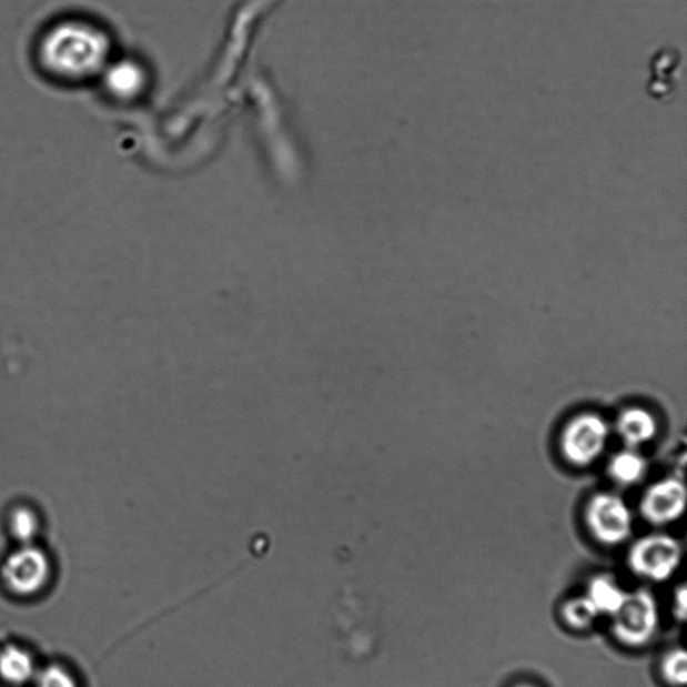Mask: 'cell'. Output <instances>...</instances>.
<instances>
[{
  "mask_svg": "<svg viewBox=\"0 0 687 687\" xmlns=\"http://www.w3.org/2000/svg\"><path fill=\"white\" fill-rule=\"evenodd\" d=\"M674 615L679 622H684L686 619V609H687V595L686 587L680 586L676 593V597H674Z\"/></svg>",
  "mask_w": 687,
  "mask_h": 687,
  "instance_id": "18",
  "label": "cell"
},
{
  "mask_svg": "<svg viewBox=\"0 0 687 687\" xmlns=\"http://www.w3.org/2000/svg\"><path fill=\"white\" fill-rule=\"evenodd\" d=\"M615 428L627 447L639 448L657 436L658 422L646 408L628 407L622 411Z\"/></svg>",
  "mask_w": 687,
  "mask_h": 687,
  "instance_id": "10",
  "label": "cell"
},
{
  "mask_svg": "<svg viewBox=\"0 0 687 687\" xmlns=\"http://www.w3.org/2000/svg\"><path fill=\"white\" fill-rule=\"evenodd\" d=\"M517 687H533V686H531V685H519Z\"/></svg>",
  "mask_w": 687,
  "mask_h": 687,
  "instance_id": "19",
  "label": "cell"
},
{
  "mask_svg": "<svg viewBox=\"0 0 687 687\" xmlns=\"http://www.w3.org/2000/svg\"><path fill=\"white\" fill-rule=\"evenodd\" d=\"M31 687H81V683L69 666L53 663L40 667Z\"/></svg>",
  "mask_w": 687,
  "mask_h": 687,
  "instance_id": "16",
  "label": "cell"
},
{
  "mask_svg": "<svg viewBox=\"0 0 687 687\" xmlns=\"http://www.w3.org/2000/svg\"><path fill=\"white\" fill-rule=\"evenodd\" d=\"M563 618L567 625L576 630H586L599 618L593 603L586 595L573 597L564 603L562 608Z\"/></svg>",
  "mask_w": 687,
  "mask_h": 687,
  "instance_id": "15",
  "label": "cell"
},
{
  "mask_svg": "<svg viewBox=\"0 0 687 687\" xmlns=\"http://www.w3.org/2000/svg\"><path fill=\"white\" fill-rule=\"evenodd\" d=\"M9 531L19 544H34L41 532L40 518L29 507H17L9 518Z\"/></svg>",
  "mask_w": 687,
  "mask_h": 687,
  "instance_id": "14",
  "label": "cell"
},
{
  "mask_svg": "<svg viewBox=\"0 0 687 687\" xmlns=\"http://www.w3.org/2000/svg\"><path fill=\"white\" fill-rule=\"evenodd\" d=\"M36 655L30 648L8 644L0 647V683L9 687L31 686L40 670Z\"/></svg>",
  "mask_w": 687,
  "mask_h": 687,
  "instance_id": "8",
  "label": "cell"
},
{
  "mask_svg": "<svg viewBox=\"0 0 687 687\" xmlns=\"http://www.w3.org/2000/svg\"><path fill=\"white\" fill-rule=\"evenodd\" d=\"M627 593L623 590L614 576L597 575L589 582L586 596L593 603L597 614L613 616L625 602Z\"/></svg>",
  "mask_w": 687,
  "mask_h": 687,
  "instance_id": "13",
  "label": "cell"
},
{
  "mask_svg": "<svg viewBox=\"0 0 687 687\" xmlns=\"http://www.w3.org/2000/svg\"><path fill=\"white\" fill-rule=\"evenodd\" d=\"M683 65V55L673 47L660 48L651 58V80L647 93L655 100L669 98L677 89L676 77Z\"/></svg>",
  "mask_w": 687,
  "mask_h": 687,
  "instance_id": "9",
  "label": "cell"
},
{
  "mask_svg": "<svg viewBox=\"0 0 687 687\" xmlns=\"http://www.w3.org/2000/svg\"><path fill=\"white\" fill-rule=\"evenodd\" d=\"M53 563L47 550L34 544H23L4 558L0 579L12 596L34 599L53 580Z\"/></svg>",
  "mask_w": 687,
  "mask_h": 687,
  "instance_id": "2",
  "label": "cell"
},
{
  "mask_svg": "<svg viewBox=\"0 0 687 687\" xmlns=\"http://www.w3.org/2000/svg\"><path fill=\"white\" fill-rule=\"evenodd\" d=\"M99 79L105 91L114 99H131L140 85L139 70L128 61H109Z\"/></svg>",
  "mask_w": 687,
  "mask_h": 687,
  "instance_id": "11",
  "label": "cell"
},
{
  "mask_svg": "<svg viewBox=\"0 0 687 687\" xmlns=\"http://www.w3.org/2000/svg\"><path fill=\"white\" fill-rule=\"evenodd\" d=\"M664 678L673 686L687 683V655L684 648H676L666 655L663 663Z\"/></svg>",
  "mask_w": 687,
  "mask_h": 687,
  "instance_id": "17",
  "label": "cell"
},
{
  "mask_svg": "<svg viewBox=\"0 0 687 687\" xmlns=\"http://www.w3.org/2000/svg\"><path fill=\"white\" fill-rule=\"evenodd\" d=\"M686 487L683 478H663L647 487L640 499L641 517L654 526H665L684 516Z\"/></svg>",
  "mask_w": 687,
  "mask_h": 687,
  "instance_id": "7",
  "label": "cell"
},
{
  "mask_svg": "<svg viewBox=\"0 0 687 687\" xmlns=\"http://www.w3.org/2000/svg\"><path fill=\"white\" fill-rule=\"evenodd\" d=\"M612 618L613 633L622 645L645 646L658 632V602L650 590L645 588L627 593L625 602Z\"/></svg>",
  "mask_w": 687,
  "mask_h": 687,
  "instance_id": "4",
  "label": "cell"
},
{
  "mask_svg": "<svg viewBox=\"0 0 687 687\" xmlns=\"http://www.w3.org/2000/svg\"><path fill=\"white\" fill-rule=\"evenodd\" d=\"M586 523L595 540L607 547L626 543L633 535V512L618 494H594L586 506Z\"/></svg>",
  "mask_w": 687,
  "mask_h": 687,
  "instance_id": "6",
  "label": "cell"
},
{
  "mask_svg": "<svg viewBox=\"0 0 687 687\" xmlns=\"http://www.w3.org/2000/svg\"><path fill=\"white\" fill-rule=\"evenodd\" d=\"M37 58L43 72L55 80L77 83L99 79L112 60L111 37L89 19H60L43 31Z\"/></svg>",
  "mask_w": 687,
  "mask_h": 687,
  "instance_id": "1",
  "label": "cell"
},
{
  "mask_svg": "<svg viewBox=\"0 0 687 687\" xmlns=\"http://www.w3.org/2000/svg\"><path fill=\"white\" fill-rule=\"evenodd\" d=\"M683 547L677 538L666 533H651L638 538L628 550L627 563L641 579L666 582L676 574L683 562Z\"/></svg>",
  "mask_w": 687,
  "mask_h": 687,
  "instance_id": "5",
  "label": "cell"
},
{
  "mask_svg": "<svg viewBox=\"0 0 687 687\" xmlns=\"http://www.w3.org/2000/svg\"><path fill=\"white\" fill-rule=\"evenodd\" d=\"M609 425L595 413H582L564 426L560 451L565 461L575 467H588L606 452Z\"/></svg>",
  "mask_w": 687,
  "mask_h": 687,
  "instance_id": "3",
  "label": "cell"
},
{
  "mask_svg": "<svg viewBox=\"0 0 687 687\" xmlns=\"http://www.w3.org/2000/svg\"><path fill=\"white\" fill-rule=\"evenodd\" d=\"M647 468V461L638 448L627 447L609 459L607 472L615 484L628 487L638 485L646 477Z\"/></svg>",
  "mask_w": 687,
  "mask_h": 687,
  "instance_id": "12",
  "label": "cell"
}]
</instances>
